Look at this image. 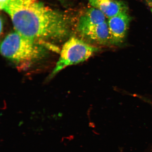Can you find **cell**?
<instances>
[{
	"mask_svg": "<svg viewBox=\"0 0 152 152\" xmlns=\"http://www.w3.org/2000/svg\"><path fill=\"white\" fill-rule=\"evenodd\" d=\"M59 1H64V0H59Z\"/></svg>",
	"mask_w": 152,
	"mask_h": 152,
	"instance_id": "8fae6325",
	"label": "cell"
},
{
	"mask_svg": "<svg viewBox=\"0 0 152 152\" xmlns=\"http://www.w3.org/2000/svg\"><path fill=\"white\" fill-rule=\"evenodd\" d=\"M76 30L80 39L90 44L111 45L107 18L94 7L87 8L79 16Z\"/></svg>",
	"mask_w": 152,
	"mask_h": 152,
	"instance_id": "7a4b0ae2",
	"label": "cell"
},
{
	"mask_svg": "<svg viewBox=\"0 0 152 152\" xmlns=\"http://www.w3.org/2000/svg\"><path fill=\"white\" fill-rule=\"evenodd\" d=\"M150 9H151V12L152 14V7H151Z\"/></svg>",
	"mask_w": 152,
	"mask_h": 152,
	"instance_id": "30bf717a",
	"label": "cell"
},
{
	"mask_svg": "<svg viewBox=\"0 0 152 152\" xmlns=\"http://www.w3.org/2000/svg\"><path fill=\"white\" fill-rule=\"evenodd\" d=\"M16 31L34 41H58L71 34L72 21L39 0H11L4 10Z\"/></svg>",
	"mask_w": 152,
	"mask_h": 152,
	"instance_id": "6da1fadb",
	"label": "cell"
},
{
	"mask_svg": "<svg viewBox=\"0 0 152 152\" xmlns=\"http://www.w3.org/2000/svg\"><path fill=\"white\" fill-rule=\"evenodd\" d=\"M88 1L91 7L100 11L107 18L128 10L126 3L121 0H88Z\"/></svg>",
	"mask_w": 152,
	"mask_h": 152,
	"instance_id": "8992f818",
	"label": "cell"
},
{
	"mask_svg": "<svg viewBox=\"0 0 152 152\" xmlns=\"http://www.w3.org/2000/svg\"><path fill=\"white\" fill-rule=\"evenodd\" d=\"M146 4L151 7H152V0H142Z\"/></svg>",
	"mask_w": 152,
	"mask_h": 152,
	"instance_id": "ba28073f",
	"label": "cell"
},
{
	"mask_svg": "<svg viewBox=\"0 0 152 152\" xmlns=\"http://www.w3.org/2000/svg\"><path fill=\"white\" fill-rule=\"evenodd\" d=\"M132 18L128 10L122 11L107 18L111 45H118L124 41Z\"/></svg>",
	"mask_w": 152,
	"mask_h": 152,
	"instance_id": "5b68a950",
	"label": "cell"
},
{
	"mask_svg": "<svg viewBox=\"0 0 152 152\" xmlns=\"http://www.w3.org/2000/svg\"><path fill=\"white\" fill-rule=\"evenodd\" d=\"M3 20L1 18V34L2 32L3 31Z\"/></svg>",
	"mask_w": 152,
	"mask_h": 152,
	"instance_id": "9c48e42d",
	"label": "cell"
},
{
	"mask_svg": "<svg viewBox=\"0 0 152 152\" xmlns=\"http://www.w3.org/2000/svg\"><path fill=\"white\" fill-rule=\"evenodd\" d=\"M11 0H0V8L4 10L9 4Z\"/></svg>",
	"mask_w": 152,
	"mask_h": 152,
	"instance_id": "52a82bcc",
	"label": "cell"
},
{
	"mask_svg": "<svg viewBox=\"0 0 152 152\" xmlns=\"http://www.w3.org/2000/svg\"><path fill=\"white\" fill-rule=\"evenodd\" d=\"M37 42L15 31L4 39L1 45V54L15 62L32 61L39 58L42 52V48Z\"/></svg>",
	"mask_w": 152,
	"mask_h": 152,
	"instance_id": "3957f363",
	"label": "cell"
},
{
	"mask_svg": "<svg viewBox=\"0 0 152 152\" xmlns=\"http://www.w3.org/2000/svg\"><path fill=\"white\" fill-rule=\"evenodd\" d=\"M76 37L70 38L63 46L60 56L51 74L53 77L68 66L85 61L99 49Z\"/></svg>",
	"mask_w": 152,
	"mask_h": 152,
	"instance_id": "277c9868",
	"label": "cell"
}]
</instances>
